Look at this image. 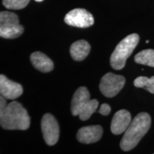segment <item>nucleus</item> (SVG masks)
<instances>
[{
	"label": "nucleus",
	"mask_w": 154,
	"mask_h": 154,
	"mask_svg": "<svg viewBox=\"0 0 154 154\" xmlns=\"http://www.w3.org/2000/svg\"><path fill=\"white\" fill-rule=\"evenodd\" d=\"M7 106V104L6 99L1 96V97H0V115H2L4 113V111H5Z\"/></svg>",
	"instance_id": "6ab92c4d"
},
{
	"label": "nucleus",
	"mask_w": 154,
	"mask_h": 154,
	"mask_svg": "<svg viewBox=\"0 0 154 154\" xmlns=\"http://www.w3.org/2000/svg\"><path fill=\"white\" fill-rule=\"evenodd\" d=\"M139 36L132 34L119 42L111 56V66L115 70H121L126 65V61L131 55L139 42Z\"/></svg>",
	"instance_id": "7ed1b4c3"
},
{
	"label": "nucleus",
	"mask_w": 154,
	"mask_h": 154,
	"mask_svg": "<svg viewBox=\"0 0 154 154\" xmlns=\"http://www.w3.org/2000/svg\"><path fill=\"white\" fill-rule=\"evenodd\" d=\"M90 93L84 86L79 87L75 91L72 100L71 111L73 116H79L84 108L88 104L90 99Z\"/></svg>",
	"instance_id": "9b49d317"
},
{
	"label": "nucleus",
	"mask_w": 154,
	"mask_h": 154,
	"mask_svg": "<svg viewBox=\"0 0 154 154\" xmlns=\"http://www.w3.org/2000/svg\"><path fill=\"white\" fill-rule=\"evenodd\" d=\"M34 1L37 2H43L44 0H34Z\"/></svg>",
	"instance_id": "aec40b11"
},
{
	"label": "nucleus",
	"mask_w": 154,
	"mask_h": 154,
	"mask_svg": "<svg viewBox=\"0 0 154 154\" xmlns=\"http://www.w3.org/2000/svg\"><path fill=\"white\" fill-rule=\"evenodd\" d=\"M30 60L34 68L42 72H50L54 69L53 61L47 56L40 51L32 53L30 56Z\"/></svg>",
	"instance_id": "f8f14e48"
},
{
	"label": "nucleus",
	"mask_w": 154,
	"mask_h": 154,
	"mask_svg": "<svg viewBox=\"0 0 154 154\" xmlns=\"http://www.w3.org/2000/svg\"><path fill=\"white\" fill-rule=\"evenodd\" d=\"M23 88L21 84L9 80L5 75H0V94L6 99L14 100L22 96Z\"/></svg>",
	"instance_id": "6e6552de"
},
{
	"label": "nucleus",
	"mask_w": 154,
	"mask_h": 154,
	"mask_svg": "<svg viewBox=\"0 0 154 154\" xmlns=\"http://www.w3.org/2000/svg\"><path fill=\"white\" fill-rule=\"evenodd\" d=\"M31 119L27 111L17 101L7 104L5 111L0 115V124L7 130H27Z\"/></svg>",
	"instance_id": "f03ea898"
},
{
	"label": "nucleus",
	"mask_w": 154,
	"mask_h": 154,
	"mask_svg": "<svg viewBox=\"0 0 154 154\" xmlns=\"http://www.w3.org/2000/svg\"><path fill=\"white\" fill-rule=\"evenodd\" d=\"M131 122V116L129 111L122 109L113 116L111 124V131L114 135H119L126 131Z\"/></svg>",
	"instance_id": "9d476101"
},
{
	"label": "nucleus",
	"mask_w": 154,
	"mask_h": 154,
	"mask_svg": "<svg viewBox=\"0 0 154 154\" xmlns=\"http://www.w3.org/2000/svg\"><path fill=\"white\" fill-rule=\"evenodd\" d=\"M125 82L126 80L123 76L107 73L101 78L99 84L100 91L106 97L112 98L122 89Z\"/></svg>",
	"instance_id": "39448f33"
},
{
	"label": "nucleus",
	"mask_w": 154,
	"mask_h": 154,
	"mask_svg": "<svg viewBox=\"0 0 154 154\" xmlns=\"http://www.w3.org/2000/svg\"><path fill=\"white\" fill-rule=\"evenodd\" d=\"M29 2L30 0H3L2 3L7 9L18 10L26 7Z\"/></svg>",
	"instance_id": "f3484780"
},
{
	"label": "nucleus",
	"mask_w": 154,
	"mask_h": 154,
	"mask_svg": "<svg viewBox=\"0 0 154 154\" xmlns=\"http://www.w3.org/2000/svg\"><path fill=\"white\" fill-rule=\"evenodd\" d=\"M66 24L79 28H87L94 23V18L89 11L84 9H74L67 13L64 18Z\"/></svg>",
	"instance_id": "0eeeda50"
},
{
	"label": "nucleus",
	"mask_w": 154,
	"mask_h": 154,
	"mask_svg": "<svg viewBox=\"0 0 154 154\" xmlns=\"http://www.w3.org/2000/svg\"><path fill=\"white\" fill-rule=\"evenodd\" d=\"M99 106V101L96 99L90 100L88 104L84 108L79 116L82 121H86L91 117V116L95 112Z\"/></svg>",
	"instance_id": "dca6fc26"
},
{
	"label": "nucleus",
	"mask_w": 154,
	"mask_h": 154,
	"mask_svg": "<svg viewBox=\"0 0 154 154\" xmlns=\"http://www.w3.org/2000/svg\"><path fill=\"white\" fill-rule=\"evenodd\" d=\"M24 32V27L19 24V17L10 11L0 13V36L5 38H16Z\"/></svg>",
	"instance_id": "20e7f679"
},
{
	"label": "nucleus",
	"mask_w": 154,
	"mask_h": 154,
	"mask_svg": "<svg viewBox=\"0 0 154 154\" xmlns=\"http://www.w3.org/2000/svg\"><path fill=\"white\" fill-rule=\"evenodd\" d=\"M103 134V128L99 125L84 126L78 131L77 140L80 143L88 144L99 141Z\"/></svg>",
	"instance_id": "1a4fd4ad"
},
{
	"label": "nucleus",
	"mask_w": 154,
	"mask_h": 154,
	"mask_svg": "<svg viewBox=\"0 0 154 154\" xmlns=\"http://www.w3.org/2000/svg\"><path fill=\"white\" fill-rule=\"evenodd\" d=\"M151 125V119L149 113H138L131 121L121 140V149L128 151L134 149L141 138L149 130Z\"/></svg>",
	"instance_id": "f257e3e1"
},
{
	"label": "nucleus",
	"mask_w": 154,
	"mask_h": 154,
	"mask_svg": "<svg viewBox=\"0 0 154 154\" xmlns=\"http://www.w3.org/2000/svg\"><path fill=\"white\" fill-rule=\"evenodd\" d=\"M134 84L137 88H143L154 94V76L148 78L146 76H138L134 80Z\"/></svg>",
	"instance_id": "2eb2a0df"
},
{
	"label": "nucleus",
	"mask_w": 154,
	"mask_h": 154,
	"mask_svg": "<svg viewBox=\"0 0 154 154\" xmlns=\"http://www.w3.org/2000/svg\"><path fill=\"white\" fill-rule=\"evenodd\" d=\"M90 44L85 40H79L72 44L70 47V54L75 61H83L90 52Z\"/></svg>",
	"instance_id": "ddd939ff"
},
{
	"label": "nucleus",
	"mask_w": 154,
	"mask_h": 154,
	"mask_svg": "<svg viewBox=\"0 0 154 154\" xmlns=\"http://www.w3.org/2000/svg\"><path fill=\"white\" fill-rule=\"evenodd\" d=\"M134 60L137 63L154 67V50L146 49L135 56Z\"/></svg>",
	"instance_id": "4468645a"
},
{
	"label": "nucleus",
	"mask_w": 154,
	"mask_h": 154,
	"mask_svg": "<svg viewBox=\"0 0 154 154\" xmlns=\"http://www.w3.org/2000/svg\"><path fill=\"white\" fill-rule=\"evenodd\" d=\"M99 112L103 116L109 115L111 112V107L107 103H103L100 107Z\"/></svg>",
	"instance_id": "a211bd4d"
},
{
	"label": "nucleus",
	"mask_w": 154,
	"mask_h": 154,
	"mask_svg": "<svg viewBox=\"0 0 154 154\" xmlns=\"http://www.w3.org/2000/svg\"><path fill=\"white\" fill-rule=\"evenodd\" d=\"M42 131L46 143L54 146L57 143L59 137V127L57 121L50 113H46L41 121Z\"/></svg>",
	"instance_id": "423d86ee"
}]
</instances>
